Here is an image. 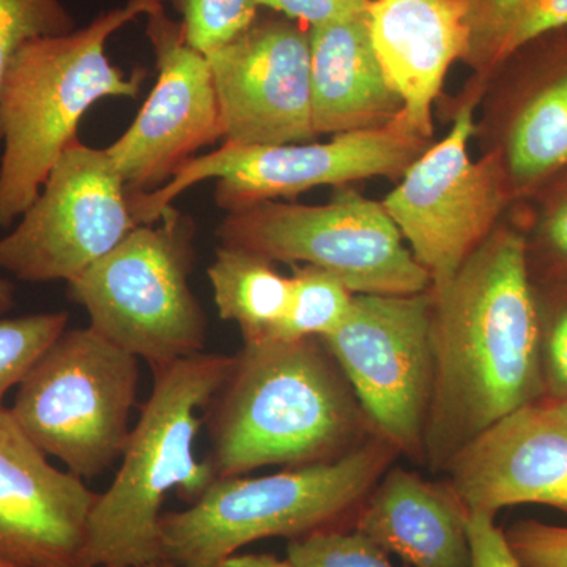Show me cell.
I'll use <instances>...</instances> for the list:
<instances>
[{
  "label": "cell",
  "mask_w": 567,
  "mask_h": 567,
  "mask_svg": "<svg viewBox=\"0 0 567 567\" xmlns=\"http://www.w3.org/2000/svg\"><path fill=\"white\" fill-rule=\"evenodd\" d=\"M224 144H308L311 121L309 28L260 9L233 41L208 52Z\"/></svg>",
  "instance_id": "13"
},
{
  "label": "cell",
  "mask_w": 567,
  "mask_h": 567,
  "mask_svg": "<svg viewBox=\"0 0 567 567\" xmlns=\"http://www.w3.org/2000/svg\"><path fill=\"white\" fill-rule=\"evenodd\" d=\"M435 141L383 128L336 134L324 144L237 145L194 156L162 188L130 194L137 224L158 221L164 208L196 183L216 178L215 203L230 212L265 200L295 199L320 186H349L368 178L398 181Z\"/></svg>",
  "instance_id": "9"
},
{
  "label": "cell",
  "mask_w": 567,
  "mask_h": 567,
  "mask_svg": "<svg viewBox=\"0 0 567 567\" xmlns=\"http://www.w3.org/2000/svg\"><path fill=\"white\" fill-rule=\"evenodd\" d=\"M316 136L383 128L404 110L369 32L368 10L309 29Z\"/></svg>",
  "instance_id": "20"
},
{
  "label": "cell",
  "mask_w": 567,
  "mask_h": 567,
  "mask_svg": "<svg viewBox=\"0 0 567 567\" xmlns=\"http://www.w3.org/2000/svg\"><path fill=\"white\" fill-rule=\"evenodd\" d=\"M481 99L475 89L458 93L446 111L453 126L445 140L434 142L382 200L432 286L453 278L514 205L498 153L470 156Z\"/></svg>",
  "instance_id": "10"
},
{
  "label": "cell",
  "mask_w": 567,
  "mask_h": 567,
  "mask_svg": "<svg viewBox=\"0 0 567 567\" xmlns=\"http://www.w3.org/2000/svg\"><path fill=\"white\" fill-rule=\"evenodd\" d=\"M322 341L377 434L401 456L423 464L434 377L431 289L354 293L346 322Z\"/></svg>",
  "instance_id": "11"
},
{
  "label": "cell",
  "mask_w": 567,
  "mask_h": 567,
  "mask_svg": "<svg viewBox=\"0 0 567 567\" xmlns=\"http://www.w3.org/2000/svg\"><path fill=\"white\" fill-rule=\"evenodd\" d=\"M73 31L76 21L62 0H0V87L25 43Z\"/></svg>",
  "instance_id": "27"
},
{
  "label": "cell",
  "mask_w": 567,
  "mask_h": 567,
  "mask_svg": "<svg viewBox=\"0 0 567 567\" xmlns=\"http://www.w3.org/2000/svg\"><path fill=\"white\" fill-rule=\"evenodd\" d=\"M233 357L197 353L152 369L151 398L130 432L122 465L99 495L89 520L84 567H136L162 559L159 518L166 495L177 492L193 505L205 494L215 472L194 457V440L213 394Z\"/></svg>",
  "instance_id": "4"
},
{
  "label": "cell",
  "mask_w": 567,
  "mask_h": 567,
  "mask_svg": "<svg viewBox=\"0 0 567 567\" xmlns=\"http://www.w3.org/2000/svg\"><path fill=\"white\" fill-rule=\"evenodd\" d=\"M189 44L203 54L245 32L259 14L256 0H173Z\"/></svg>",
  "instance_id": "28"
},
{
  "label": "cell",
  "mask_w": 567,
  "mask_h": 567,
  "mask_svg": "<svg viewBox=\"0 0 567 567\" xmlns=\"http://www.w3.org/2000/svg\"><path fill=\"white\" fill-rule=\"evenodd\" d=\"M221 245L248 249L274 264L315 265L352 293L415 295L431 289L382 200L349 186L324 205L265 200L226 213Z\"/></svg>",
  "instance_id": "8"
},
{
  "label": "cell",
  "mask_w": 567,
  "mask_h": 567,
  "mask_svg": "<svg viewBox=\"0 0 567 567\" xmlns=\"http://www.w3.org/2000/svg\"><path fill=\"white\" fill-rule=\"evenodd\" d=\"M196 223L174 205L69 284L96 333L152 369L203 353L207 316L189 286Z\"/></svg>",
  "instance_id": "6"
},
{
  "label": "cell",
  "mask_w": 567,
  "mask_h": 567,
  "mask_svg": "<svg viewBox=\"0 0 567 567\" xmlns=\"http://www.w3.org/2000/svg\"><path fill=\"white\" fill-rule=\"evenodd\" d=\"M507 544L524 567H567V527L520 520L506 529Z\"/></svg>",
  "instance_id": "30"
},
{
  "label": "cell",
  "mask_w": 567,
  "mask_h": 567,
  "mask_svg": "<svg viewBox=\"0 0 567 567\" xmlns=\"http://www.w3.org/2000/svg\"><path fill=\"white\" fill-rule=\"evenodd\" d=\"M399 456L390 442L375 436L328 464L259 477H216L196 503L162 514V559L181 567H218L260 539L298 540L347 528Z\"/></svg>",
  "instance_id": "5"
},
{
  "label": "cell",
  "mask_w": 567,
  "mask_h": 567,
  "mask_svg": "<svg viewBox=\"0 0 567 567\" xmlns=\"http://www.w3.org/2000/svg\"><path fill=\"white\" fill-rule=\"evenodd\" d=\"M443 475L466 514L518 505L567 514V424L540 404L524 406L458 451Z\"/></svg>",
  "instance_id": "17"
},
{
  "label": "cell",
  "mask_w": 567,
  "mask_h": 567,
  "mask_svg": "<svg viewBox=\"0 0 567 567\" xmlns=\"http://www.w3.org/2000/svg\"><path fill=\"white\" fill-rule=\"evenodd\" d=\"M0 567H14V566H11L10 563L6 561V559L0 558Z\"/></svg>",
  "instance_id": "37"
},
{
  "label": "cell",
  "mask_w": 567,
  "mask_h": 567,
  "mask_svg": "<svg viewBox=\"0 0 567 567\" xmlns=\"http://www.w3.org/2000/svg\"><path fill=\"white\" fill-rule=\"evenodd\" d=\"M145 20L158 78L132 126L106 148L130 194L162 188L197 151L223 140L207 55L186 41L164 3Z\"/></svg>",
  "instance_id": "14"
},
{
  "label": "cell",
  "mask_w": 567,
  "mask_h": 567,
  "mask_svg": "<svg viewBox=\"0 0 567 567\" xmlns=\"http://www.w3.org/2000/svg\"><path fill=\"white\" fill-rule=\"evenodd\" d=\"M205 421L216 477L328 464L380 436L320 338L244 344Z\"/></svg>",
  "instance_id": "2"
},
{
  "label": "cell",
  "mask_w": 567,
  "mask_h": 567,
  "mask_svg": "<svg viewBox=\"0 0 567 567\" xmlns=\"http://www.w3.org/2000/svg\"><path fill=\"white\" fill-rule=\"evenodd\" d=\"M259 9L275 11L312 29L368 10L372 0H256Z\"/></svg>",
  "instance_id": "32"
},
{
  "label": "cell",
  "mask_w": 567,
  "mask_h": 567,
  "mask_svg": "<svg viewBox=\"0 0 567 567\" xmlns=\"http://www.w3.org/2000/svg\"><path fill=\"white\" fill-rule=\"evenodd\" d=\"M14 306V287L0 276V316L7 315Z\"/></svg>",
  "instance_id": "34"
},
{
  "label": "cell",
  "mask_w": 567,
  "mask_h": 567,
  "mask_svg": "<svg viewBox=\"0 0 567 567\" xmlns=\"http://www.w3.org/2000/svg\"><path fill=\"white\" fill-rule=\"evenodd\" d=\"M468 51L462 63L472 71L466 87L484 93L503 62L543 33L567 25V0H464Z\"/></svg>",
  "instance_id": "22"
},
{
  "label": "cell",
  "mask_w": 567,
  "mask_h": 567,
  "mask_svg": "<svg viewBox=\"0 0 567 567\" xmlns=\"http://www.w3.org/2000/svg\"><path fill=\"white\" fill-rule=\"evenodd\" d=\"M137 226L110 153L76 140L17 227L0 238V270L25 282H70Z\"/></svg>",
  "instance_id": "12"
},
{
  "label": "cell",
  "mask_w": 567,
  "mask_h": 567,
  "mask_svg": "<svg viewBox=\"0 0 567 567\" xmlns=\"http://www.w3.org/2000/svg\"><path fill=\"white\" fill-rule=\"evenodd\" d=\"M140 379L134 354L92 327L66 328L18 385L10 412L48 456L92 480L122 457Z\"/></svg>",
  "instance_id": "7"
},
{
  "label": "cell",
  "mask_w": 567,
  "mask_h": 567,
  "mask_svg": "<svg viewBox=\"0 0 567 567\" xmlns=\"http://www.w3.org/2000/svg\"><path fill=\"white\" fill-rule=\"evenodd\" d=\"M353 528L409 567H470L466 511L443 483L393 465L353 518Z\"/></svg>",
  "instance_id": "19"
},
{
  "label": "cell",
  "mask_w": 567,
  "mask_h": 567,
  "mask_svg": "<svg viewBox=\"0 0 567 567\" xmlns=\"http://www.w3.org/2000/svg\"><path fill=\"white\" fill-rule=\"evenodd\" d=\"M162 3L128 0L85 28L29 41L18 52L0 87V230L31 207L92 104L140 96L147 70L125 73L107 59L106 43Z\"/></svg>",
  "instance_id": "3"
},
{
  "label": "cell",
  "mask_w": 567,
  "mask_h": 567,
  "mask_svg": "<svg viewBox=\"0 0 567 567\" xmlns=\"http://www.w3.org/2000/svg\"><path fill=\"white\" fill-rule=\"evenodd\" d=\"M353 295L344 282L315 265H293L290 303L278 339L327 338L349 317Z\"/></svg>",
  "instance_id": "24"
},
{
  "label": "cell",
  "mask_w": 567,
  "mask_h": 567,
  "mask_svg": "<svg viewBox=\"0 0 567 567\" xmlns=\"http://www.w3.org/2000/svg\"><path fill=\"white\" fill-rule=\"evenodd\" d=\"M69 312H39L0 319V409L37 360L66 330Z\"/></svg>",
  "instance_id": "25"
},
{
  "label": "cell",
  "mask_w": 567,
  "mask_h": 567,
  "mask_svg": "<svg viewBox=\"0 0 567 567\" xmlns=\"http://www.w3.org/2000/svg\"><path fill=\"white\" fill-rule=\"evenodd\" d=\"M431 293L434 377L423 465L443 473L492 425L543 401L535 281L527 238L511 208Z\"/></svg>",
  "instance_id": "1"
},
{
  "label": "cell",
  "mask_w": 567,
  "mask_h": 567,
  "mask_svg": "<svg viewBox=\"0 0 567 567\" xmlns=\"http://www.w3.org/2000/svg\"><path fill=\"white\" fill-rule=\"evenodd\" d=\"M259 254L221 245L207 268L219 319L240 328L244 344L278 339L290 303V276Z\"/></svg>",
  "instance_id": "21"
},
{
  "label": "cell",
  "mask_w": 567,
  "mask_h": 567,
  "mask_svg": "<svg viewBox=\"0 0 567 567\" xmlns=\"http://www.w3.org/2000/svg\"><path fill=\"white\" fill-rule=\"evenodd\" d=\"M527 238L533 281L567 278V167L511 207Z\"/></svg>",
  "instance_id": "23"
},
{
  "label": "cell",
  "mask_w": 567,
  "mask_h": 567,
  "mask_svg": "<svg viewBox=\"0 0 567 567\" xmlns=\"http://www.w3.org/2000/svg\"><path fill=\"white\" fill-rule=\"evenodd\" d=\"M390 557L354 528L327 529L287 546V559L295 567H398Z\"/></svg>",
  "instance_id": "29"
},
{
  "label": "cell",
  "mask_w": 567,
  "mask_h": 567,
  "mask_svg": "<svg viewBox=\"0 0 567 567\" xmlns=\"http://www.w3.org/2000/svg\"><path fill=\"white\" fill-rule=\"evenodd\" d=\"M368 24L383 73L404 103L395 122L434 141V104L451 65L468 51L464 0H372Z\"/></svg>",
  "instance_id": "18"
},
{
  "label": "cell",
  "mask_w": 567,
  "mask_h": 567,
  "mask_svg": "<svg viewBox=\"0 0 567 567\" xmlns=\"http://www.w3.org/2000/svg\"><path fill=\"white\" fill-rule=\"evenodd\" d=\"M475 136L496 152L514 204L567 167V25L514 51L488 78Z\"/></svg>",
  "instance_id": "15"
},
{
  "label": "cell",
  "mask_w": 567,
  "mask_h": 567,
  "mask_svg": "<svg viewBox=\"0 0 567 567\" xmlns=\"http://www.w3.org/2000/svg\"><path fill=\"white\" fill-rule=\"evenodd\" d=\"M99 495L52 466L10 409H0V558L14 567H84Z\"/></svg>",
  "instance_id": "16"
},
{
  "label": "cell",
  "mask_w": 567,
  "mask_h": 567,
  "mask_svg": "<svg viewBox=\"0 0 567 567\" xmlns=\"http://www.w3.org/2000/svg\"><path fill=\"white\" fill-rule=\"evenodd\" d=\"M544 404L567 401V278L535 281Z\"/></svg>",
  "instance_id": "26"
},
{
  "label": "cell",
  "mask_w": 567,
  "mask_h": 567,
  "mask_svg": "<svg viewBox=\"0 0 567 567\" xmlns=\"http://www.w3.org/2000/svg\"><path fill=\"white\" fill-rule=\"evenodd\" d=\"M136 567H181L174 565V563L167 561V559H156V561L147 563V565H141Z\"/></svg>",
  "instance_id": "36"
},
{
  "label": "cell",
  "mask_w": 567,
  "mask_h": 567,
  "mask_svg": "<svg viewBox=\"0 0 567 567\" xmlns=\"http://www.w3.org/2000/svg\"><path fill=\"white\" fill-rule=\"evenodd\" d=\"M539 404L543 405L550 415L558 417V420L567 424V401L555 402V404H544V402H539Z\"/></svg>",
  "instance_id": "35"
},
{
  "label": "cell",
  "mask_w": 567,
  "mask_h": 567,
  "mask_svg": "<svg viewBox=\"0 0 567 567\" xmlns=\"http://www.w3.org/2000/svg\"><path fill=\"white\" fill-rule=\"evenodd\" d=\"M472 561L470 567H524L507 544L505 532L488 514H466Z\"/></svg>",
  "instance_id": "31"
},
{
  "label": "cell",
  "mask_w": 567,
  "mask_h": 567,
  "mask_svg": "<svg viewBox=\"0 0 567 567\" xmlns=\"http://www.w3.org/2000/svg\"><path fill=\"white\" fill-rule=\"evenodd\" d=\"M218 567H295L289 559H281L270 554H235L224 559Z\"/></svg>",
  "instance_id": "33"
}]
</instances>
